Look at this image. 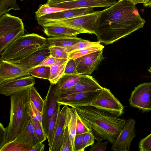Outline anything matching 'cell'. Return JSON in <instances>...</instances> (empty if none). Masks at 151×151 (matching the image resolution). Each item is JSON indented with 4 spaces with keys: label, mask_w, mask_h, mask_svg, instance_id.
I'll return each mask as SVG.
<instances>
[{
    "label": "cell",
    "mask_w": 151,
    "mask_h": 151,
    "mask_svg": "<svg viewBox=\"0 0 151 151\" xmlns=\"http://www.w3.org/2000/svg\"><path fill=\"white\" fill-rule=\"evenodd\" d=\"M21 0V1H22V0Z\"/></svg>",
    "instance_id": "obj_52"
},
{
    "label": "cell",
    "mask_w": 151,
    "mask_h": 151,
    "mask_svg": "<svg viewBox=\"0 0 151 151\" xmlns=\"http://www.w3.org/2000/svg\"><path fill=\"white\" fill-rule=\"evenodd\" d=\"M50 46L38 50L24 59L13 63L29 70L30 69L38 65L43 60L50 55L49 48Z\"/></svg>",
    "instance_id": "obj_20"
},
{
    "label": "cell",
    "mask_w": 151,
    "mask_h": 151,
    "mask_svg": "<svg viewBox=\"0 0 151 151\" xmlns=\"http://www.w3.org/2000/svg\"><path fill=\"white\" fill-rule=\"evenodd\" d=\"M68 59L57 58L55 62L50 67V76L48 80L51 84H56L64 75Z\"/></svg>",
    "instance_id": "obj_22"
},
{
    "label": "cell",
    "mask_w": 151,
    "mask_h": 151,
    "mask_svg": "<svg viewBox=\"0 0 151 151\" xmlns=\"http://www.w3.org/2000/svg\"><path fill=\"white\" fill-rule=\"evenodd\" d=\"M83 142L85 148L91 146L95 142V137L92 131H90L85 133L83 136Z\"/></svg>",
    "instance_id": "obj_42"
},
{
    "label": "cell",
    "mask_w": 151,
    "mask_h": 151,
    "mask_svg": "<svg viewBox=\"0 0 151 151\" xmlns=\"http://www.w3.org/2000/svg\"><path fill=\"white\" fill-rule=\"evenodd\" d=\"M132 2L135 5H136L138 3H143L144 2V0H129Z\"/></svg>",
    "instance_id": "obj_49"
},
{
    "label": "cell",
    "mask_w": 151,
    "mask_h": 151,
    "mask_svg": "<svg viewBox=\"0 0 151 151\" xmlns=\"http://www.w3.org/2000/svg\"><path fill=\"white\" fill-rule=\"evenodd\" d=\"M129 102L131 106L143 111L151 110V82L144 83L135 87Z\"/></svg>",
    "instance_id": "obj_8"
},
{
    "label": "cell",
    "mask_w": 151,
    "mask_h": 151,
    "mask_svg": "<svg viewBox=\"0 0 151 151\" xmlns=\"http://www.w3.org/2000/svg\"><path fill=\"white\" fill-rule=\"evenodd\" d=\"M74 108L82 121L92 132L97 141L107 140L112 145L125 124L124 119L91 106Z\"/></svg>",
    "instance_id": "obj_2"
},
{
    "label": "cell",
    "mask_w": 151,
    "mask_h": 151,
    "mask_svg": "<svg viewBox=\"0 0 151 151\" xmlns=\"http://www.w3.org/2000/svg\"><path fill=\"white\" fill-rule=\"evenodd\" d=\"M148 71L151 73V66L149 68L148 70Z\"/></svg>",
    "instance_id": "obj_50"
},
{
    "label": "cell",
    "mask_w": 151,
    "mask_h": 151,
    "mask_svg": "<svg viewBox=\"0 0 151 151\" xmlns=\"http://www.w3.org/2000/svg\"><path fill=\"white\" fill-rule=\"evenodd\" d=\"M139 148L141 151H151V133L141 140Z\"/></svg>",
    "instance_id": "obj_38"
},
{
    "label": "cell",
    "mask_w": 151,
    "mask_h": 151,
    "mask_svg": "<svg viewBox=\"0 0 151 151\" xmlns=\"http://www.w3.org/2000/svg\"><path fill=\"white\" fill-rule=\"evenodd\" d=\"M59 151H73L67 127L64 131Z\"/></svg>",
    "instance_id": "obj_36"
},
{
    "label": "cell",
    "mask_w": 151,
    "mask_h": 151,
    "mask_svg": "<svg viewBox=\"0 0 151 151\" xmlns=\"http://www.w3.org/2000/svg\"><path fill=\"white\" fill-rule=\"evenodd\" d=\"M143 4L145 7H151V0H147Z\"/></svg>",
    "instance_id": "obj_48"
},
{
    "label": "cell",
    "mask_w": 151,
    "mask_h": 151,
    "mask_svg": "<svg viewBox=\"0 0 151 151\" xmlns=\"http://www.w3.org/2000/svg\"><path fill=\"white\" fill-rule=\"evenodd\" d=\"M76 113L77 118L76 127V135L84 134L90 131L89 128L82 121L76 112Z\"/></svg>",
    "instance_id": "obj_39"
},
{
    "label": "cell",
    "mask_w": 151,
    "mask_h": 151,
    "mask_svg": "<svg viewBox=\"0 0 151 151\" xmlns=\"http://www.w3.org/2000/svg\"><path fill=\"white\" fill-rule=\"evenodd\" d=\"M100 12L95 11L71 18L49 21L44 24L64 26L85 31L87 33L95 35L96 22Z\"/></svg>",
    "instance_id": "obj_6"
},
{
    "label": "cell",
    "mask_w": 151,
    "mask_h": 151,
    "mask_svg": "<svg viewBox=\"0 0 151 151\" xmlns=\"http://www.w3.org/2000/svg\"><path fill=\"white\" fill-rule=\"evenodd\" d=\"M68 106L65 105L60 111L56 124L53 140L49 151H59L65 129L67 126Z\"/></svg>",
    "instance_id": "obj_18"
},
{
    "label": "cell",
    "mask_w": 151,
    "mask_h": 151,
    "mask_svg": "<svg viewBox=\"0 0 151 151\" xmlns=\"http://www.w3.org/2000/svg\"><path fill=\"white\" fill-rule=\"evenodd\" d=\"M67 9L55 7L50 6L45 4L40 6L37 11L35 12L36 19L45 15L59 11L68 9Z\"/></svg>",
    "instance_id": "obj_32"
},
{
    "label": "cell",
    "mask_w": 151,
    "mask_h": 151,
    "mask_svg": "<svg viewBox=\"0 0 151 151\" xmlns=\"http://www.w3.org/2000/svg\"><path fill=\"white\" fill-rule=\"evenodd\" d=\"M42 27L44 33L50 37H76L81 33H87L81 29L56 24H44Z\"/></svg>",
    "instance_id": "obj_19"
},
{
    "label": "cell",
    "mask_w": 151,
    "mask_h": 151,
    "mask_svg": "<svg viewBox=\"0 0 151 151\" xmlns=\"http://www.w3.org/2000/svg\"><path fill=\"white\" fill-rule=\"evenodd\" d=\"M50 66H37L29 70L30 75L34 77L49 80L50 76Z\"/></svg>",
    "instance_id": "obj_28"
},
{
    "label": "cell",
    "mask_w": 151,
    "mask_h": 151,
    "mask_svg": "<svg viewBox=\"0 0 151 151\" xmlns=\"http://www.w3.org/2000/svg\"><path fill=\"white\" fill-rule=\"evenodd\" d=\"M17 0H0V17L8 14L12 9L18 10L20 8L16 2Z\"/></svg>",
    "instance_id": "obj_31"
},
{
    "label": "cell",
    "mask_w": 151,
    "mask_h": 151,
    "mask_svg": "<svg viewBox=\"0 0 151 151\" xmlns=\"http://www.w3.org/2000/svg\"><path fill=\"white\" fill-rule=\"evenodd\" d=\"M100 43L98 41L96 42H92L86 40L85 41L79 42L72 46L64 48L69 54L70 53L76 50L98 45L100 44Z\"/></svg>",
    "instance_id": "obj_33"
},
{
    "label": "cell",
    "mask_w": 151,
    "mask_h": 151,
    "mask_svg": "<svg viewBox=\"0 0 151 151\" xmlns=\"http://www.w3.org/2000/svg\"><path fill=\"white\" fill-rule=\"evenodd\" d=\"M81 75L78 74H64L56 84H54L55 91L70 88L76 84L80 81Z\"/></svg>",
    "instance_id": "obj_23"
},
{
    "label": "cell",
    "mask_w": 151,
    "mask_h": 151,
    "mask_svg": "<svg viewBox=\"0 0 151 151\" xmlns=\"http://www.w3.org/2000/svg\"><path fill=\"white\" fill-rule=\"evenodd\" d=\"M91 106L117 117L124 113L123 106L109 89L103 88Z\"/></svg>",
    "instance_id": "obj_7"
},
{
    "label": "cell",
    "mask_w": 151,
    "mask_h": 151,
    "mask_svg": "<svg viewBox=\"0 0 151 151\" xmlns=\"http://www.w3.org/2000/svg\"><path fill=\"white\" fill-rule=\"evenodd\" d=\"M29 112L30 117L39 121L42 124L43 113L40 112L31 101L29 103Z\"/></svg>",
    "instance_id": "obj_37"
},
{
    "label": "cell",
    "mask_w": 151,
    "mask_h": 151,
    "mask_svg": "<svg viewBox=\"0 0 151 151\" xmlns=\"http://www.w3.org/2000/svg\"><path fill=\"white\" fill-rule=\"evenodd\" d=\"M145 23L132 2L119 0L114 5L100 11L95 35L101 43L111 44L143 28Z\"/></svg>",
    "instance_id": "obj_1"
},
{
    "label": "cell",
    "mask_w": 151,
    "mask_h": 151,
    "mask_svg": "<svg viewBox=\"0 0 151 151\" xmlns=\"http://www.w3.org/2000/svg\"><path fill=\"white\" fill-rule=\"evenodd\" d=\"M109 142L97 141L94 143L88 150L89 151H105Z\"/></svg>",
    "instance_id": "obj_43"
},
{
    "label": "cell",
    "mask_w": 151,
    "mask_h": 151,
    "mask_svg": "<svg viewBox=\"0 0 151 151\" xmlns=\"http://www.w3.org/2000/svg\"><path fill=\"white\" fill-rule=\"evenodd\" d=\"M50 55L56 58L68 59L69 54L64 47L54 45H50L49 47Z\"/></svg>",
    "instance_id": "obj_34"
},
{
    "label": "cell",
    "mask_w": 151,
    "mask_h": 151,
    "mask_svg": "<svg viewBox=\"0 0 151 151\" xmlns=\"http://www.w3.org/2000/svg\"><path fill=\"white\" fill-rule=\"evenodd\" d=\"M29 93L30 101L32 102L40 112L42 113L44 101L36 89L33 86L29 88Z\"/></svg>",
    "instance_id": "obj_27"
},
{
    "label": "cell",
    "mask_w": 151,
    "mask_h": 151,
    "mask_svg": "<svg viewBox=\"0 0 151 151\" xmlns=\"http://www.w3.org/2000/svg\"><path fill=\"white\" fill-rule=\"evenodd\" d=\"M101 90L94 92L75 93L56 97V100L60 105H66L74 108L91 106Z\"/></svg>",
    "instance_id": "obj_9"
},
{
    "label": "cell",
    "mask_w": 151,
    "mask_h": 151,
    "mask_svg": "<svg viewBox=\"0 0 151 151\" xmlns=\"http://www.w3.org/2000/svg\"><path fill=\"white\" fill-rule=\"evenodd\" d=\"M135 120L130 118L126 121L124 126L111 147L114 151H129L131 142L136 137Z\"/></svg>",
    "instance_id": "obj_12"
},
{
    "label": "cell",
    "mask_w": 151,
    "mask_h": 151,
    "mask_svg": "<svg viewBox=\"0 0 151 151\" xmlns=\"http://www.w3.org/2000/svg\"><path fill=\"white\" fill-rule=\"evenodd\" d=\"M103 50L97 51L75 60L78 74L91 75L104 59Z\"/></svg>",
    "instance_id": "obj_10"
},
{
    "label": "cell",
    "mask_w": 151,
    "mask_h": 151,
    "mask_svg": "<svg viewBox=\"0 0 151 151\" xmlns=\"http://www.w3.org/2000/svg\"><path fill=\"white\" fill-rule=\"evenodd\" d=\"M116 2V0H79L49 5L52 7L67 9L95 7L107 8L114 5Z\"/></svg>",
    "instance_id": "obj_17"
},
{
    "label": "cell",
    "mask_w": 151,
    "mask_h": 151,
    "mask_svg": "<svg viewBox=\"0 0 151 151\" xmlns=\"http://www.w3.org/2000/svg\"><path fill=\"white\" fill-rule=\"evenodd\" d=\"M30 119L34 127L38 138L41 142H43L46 140L47 137L42 124L39 121L34 119L30 117Z\"/></svg>",
    "instance_id": "obj_35"
},
{
    "label": "cell",
    "mask_w": 151,
    "mask_h": 151,
    "mask_svg": "<svg viewBox=\"0 0 151 151\" xmlns=\"http://www.w3.org/2000/svg\"><path fill=\"white\" fill-rule=\"evenodd\" d=\"M57 58H55L51 55L45 59L37 66H50L56 61Z\"/></svg>",
    "instance_id": "obj_45"
},
{
    "label": "cell",
    "mask_w": 151,
    "mask_h": 151,
    "mask_svg": "<svg viewBox=\"0 0 151 151\" xmlns=\"http://www.w3.org/2000/svg\"><path fill=\"white\" fill-rule=\"evenodd\" d=\"M35 84L34 77L29 75L21 77L0 84L1 94L8 96L22 92Z\"/></svg>",
    "instance_id": "obj_13"
},
{
    "label": "cell",
    "mask_w": 151,
    "mask_h": 151,
    "mask_svg": "<svg viewBox=\"0 0 151 151\" xmlns=\"http://www.w3.org/2000/svg\"><path fill=\"white\" fill-rule=\"evenodd\" d=\"M49 45L47 38L38 34L23 35L12 42L0 53V60L14 63Z\"/></svg>",
    "instance_id": "obj_4"
},
{
    "label": "cell",
    "mask_w": 151,
    "mask_h": 151,
    "mask_svg": "<svg viewBox=\"0 0 151 151\" xmlns=\"http://www.w3.org/2000/svg\"><path fill=\"white\" fill-rule=\"evenodd\" d=\"M77 116L73 107H68L67 128L70 139L73 151H75L74 140L76 136Z\"/></svg>",
    "instance_id": "obj_25"
},
{
    "label": "cell",
    "mask_w": 151,
    "mask_h": 151,
    "mask_svg": "<svg viewBox=\"0 0 151 151\" xmlns=\"http://www.w3.org/2000/svg\"><path fill=\"white\" fill-rule=\"evenodd\" d=\"M93 7L82 8L67 10L49 14L36 19L38 24H43L49 21L66 19L93 12Z\"/></svg>",
    "instance_id": "obj_15"
},
{
    "label": "cell",
    "mask_w": 151,
    "mask_h": 151,
    "mask_svg": "<svg viewBox=\"0 0 151 151\" xmlns=\"http://www.w3.org/2000/svg\"><path fill=\"white\" fill-rule=\"evenodd\" d=\"M44 101L42 123L44 130L47 136L50 119L60 107V106L57 101L55 92L54 84H50Z\"/></svg>",
    "instance_id": "obj_14"
},
{
    "label": "cell",
    "mask_w": 151,
    "mask_h": 151,
    "mask_svg": "<svg viewBox=\"0 0 151 151\" xmlns=\"http://www.w3.org/2000/svg\"><path fill=\"white\" fill-rule=\"evenodd\" d=\"M77 74L76 70V65L75 60L68 59L64 73V74Z\"/></svg>",
    "instance_id": "obj_40"
},
{
    "label": "cell",
    "mask_w": 151,
    "mask_h": 151,
    "mask_svg": "<svg viewBox=\"0 0 151 151\" xmlns=\"http://www.w3.org/2000/svg\"><path fill=\"white\" fill-rule=\"evenodd\" d=\"M45 146V145L42 143V142H40L34 146L32 147L30 151H43Z\"/></svg>",
    "instance_id": "obj_46"
},
{
    "label": "cell",
    "mask_w": 151,
    "mask_h": 151,
    "mask_svg": "<svg viewBox=\"0 0 151 151\" xmlns=\"http://www.w3.org/2000/svg\"><path fill=\"white\" fill-rule=\"evenodd\" d=\"M103 88L92 76L81 75L80 81L75 85L55 92L56 97H58L75 93L96 91Z\"/></svg>",
    "instance_id": "obj_11"
},
{
    "label": "cell",
    "mask_w": 151,
    "mask_h": 151,
    "mask_svg": "<svg viewBox=\"0 0 151 151\" xmlns=\"http://www.w3.org/2000/svg\"><path fill=\"white\" fill-rule=\"evenodd\" d=\"M79 0H47L46 4H50L66 1H73Z\"/></svg>",
    "instance_id": "obj_47"
},
{
    "label": "cell",
    "mask_w": 151,
    "mask_h": 151,
    "mask_svg": "<svg viewBox=\"0 0 151 151\" xmlns=\"http://www.w3.org/2000/svg\"><path fill=\"white\" fill-rule=\"evenodd\" d=\"M7 134V129L5 128L2 124L0 123V149L5 144V140Z\"/></svg>",
    "instance_id": "obj_44"
},
{
    "label": "cell",
    "mask_w": 151,
    "mask_h": 151,
    "mask_svg": "<svg viewBox=\"0 0 151 151\" xmlns=\"http://www.w3.org/2000/svg\"><path fill=\"white\" fill-rule=\"evenodd\" d=\"M13 141L24 143L31 147L34 146L41 142L37 136L34 127L30 119L24 131Z\"/></svg>",
    "instance_id": "obj_21"
},
{
    "label": "cell",
    "mask_w": 151,
    "mask_h": 151,
    "mask_svg": "<svg viewBox=\"0 0 151 151\" xmlns=\"http://www.w3.org/2000/svg\"><path fill=\"white\" fill-rule=\"evenodd\" d=\"M147 0H144V2L146 1H147Z\"/></svg>",
    "instance_id": "obj_51"
},
{
    "label": "cell",
    "mask_w": 151,
    "mask_h": 151,
    "mask_svg": "<svg viewBox=\"0 0 151 151\" xmlns=\"http://www.w3.org/2000/svg\"><path fill=\"white\" fill-rule=\"evenodd\" d=\"M29 88L10 96V121L6 127L5 144L14 140L24 131L30 119Z\"/></svg>",
    "instance_id": "obj_3"
},
{
    "label": "cell",
    "mask_w": 151,
    "mask_h": 151,
    "mask_svg": "<svg viewBox=\"0 0 151 151\" xmlns=\"http://www.w3.org/2000/svg\"><path fill=\"white\" fill-rule=\"evenodd\" d=\"M104 46L100 44L97 46L85 48L72 52L69 54L68 59L75 60L94 52L103 50Z\"/></svg>",
    "instance_id": "obj_26"
},
{
    "label": "cell",
    "mask_w": 151,
    "mask_h": 151,
    "mask_svg": "<svg viewBox=\"0 0 151 151\" xmlns=\"http://www.w3.org/2000/svg\"><path fill=\"white\" fill-rule=\"evenodd\" d=\"M29 70L15 63L0 60V84L30 75Z\"/></svg>",
    "instance_id": "obj_16"
},
{
    "label": "cell",
    "mask_w": 151,
    "mask_h": 151,
    "mask_svg": "<svg viewBox=\"0 0 151 151\" xmlns=\"http://www.w3.org/2000/svg\"></svg>",
    "instance_id": "obj_53"
},
{
    "label": "cell",
    "mask_w": 151,
    "mask_h": 151,
    "mask_svg": "<svg viewBox=\"0 0 151 151\" xmlns=\"http://www.w3.org/2000/svg\"><path fill=\"white\" fill-rule=\"evenodd\" d=\"M24 27L19 17L6 14L0 17V53L9 45L24 35Z\"/></svg>",
    "instance_id": "obj_5"
},
{
    "label": "cell",
    "mask_w": 151,
    "mask_h": 151,
    "mask_svg": "<svg viewBox=\"0 0 151 151\" xmlns=\"http://www.w3.org/2000/svg\"><path fill=\"white\" fill-rule=\"evenodd\" d=\"M32 147L14 141L6 143L0 151H30Z\"/></svg>",
    "instance_id": "obj_29"
},
{
    "label": "cell",
    "mask_w": 151,
    "mask_h": 151,
    "mask_svg": "<svg viewBox=\"0 0 151 151\" xmlns=\"http://www.w3.org/2000/svg\"><path fill=\"white\" fill-rule=\"evenodd\" d=\"M50 45L66 47L72 46L86 40L76 37H49L47 38Z\"/></svg>",
    "instance_id": "obj_24"
},
{
    "label": "cell",
    "mask_w": 151,
    "mask_h": 151,
    "mask_svg": "<svg viewBox=\"0 0 151 151\" xmlns=\"http://www.w3.org/2000/svg\"><path fill=\"white\" fill-rule=\"evenodd\" d=\"M85 134L76 135L74 142L75 151L85 150L83 139Z\"/></svg>",
    "instance_id": "obj_41"
},
{
    "label": "cell",
    "mask_w": 151,
    "mask_h": 151,
    "mask_svg": "<svg viewBox=\"0 0 151 151\" xmlns=\"http://www.w3.org/2000/svg\"><path fill=\"white\" fill-rule=\"evenodd\" d=\"M60 111V107H59L50 118L49 121L47 136L49 147L51 145L53 140L57 120Z\"/></svg>",
    "instance_id": "obj_30"
}]
</instances>
